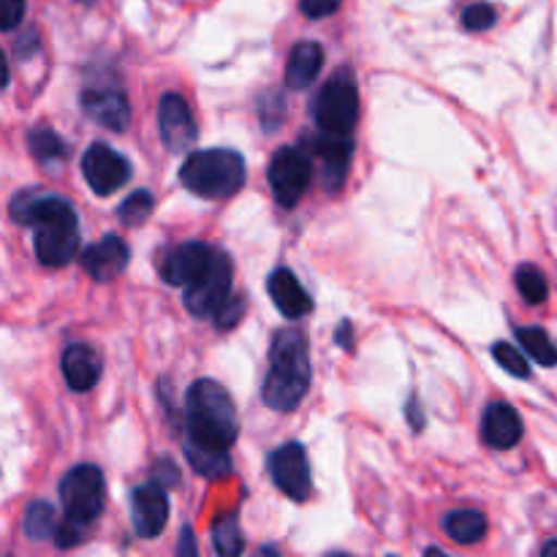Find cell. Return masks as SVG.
<instances>
[{
  "mask_svg": "<svg viewBox=\"0 0 557 557\" xmlns=\"http://www.w3.org/2000/svg\"><path fill=\"white\" fill-rule=\"evenodd\" d=\"M11 218L22 226L36 228L33 248L44 267L58 270L71 264L79 253V221L74 205L63 196L38 194V190L16 194L11 201Z\"/></svg>",
  "mask_w": 557,
  "mask_h": 557,
  "instance_id": "1",
  "label": "cell"
},
{
  "mask_svg": "<svg viewBox=\"0 0 557 557\" xmlns=\"http://www.w3.org/2000/svg\"><path fill=\"white\" fill-rule=\"evenodd\" d=\"M310 389L308 341L297 330H281L270 348V370L261 384V400L277 413H288Z\"/></svg>",
  "mask_w": 557,
  "mask_h": 557,
  "instance_id": "2",
  "label": "cell"
},
{
  "mask_svg": "<svg viewBox=\"0 0 557 557\" xmlns=\"http://www.w3.org/2000/svg\"><path fill=\"white\" fill-rule=\"evenodd\" d=\"M185 428H188V441L194 444L207 449H232L239 435L232 395L218 381H196L185 395Z\"/></svg>",
  "mask_w": 557,
  "mask_h": 557,
  "instance_id": "3",
  "label": "cell"
},
{
  "mask_svg": "<svg viewBox=\"0 0 557 557\" xmlns=\"http://www.w3.org/2000/svg\"><path fill=\"white\" fill-rule=\"evenodd\" d=\"M180 183L199 199H226L245 185V158L234 150H196L180 166Z\"/></svg>",
  "mask_w": 557,
  "mask_h": 557,
  "instance_id": "4",
  "label": "cell"
},
{
  "mask_svg": "<svg viewBox=\"0 0 557 557\" xmlns=\"http://www.w3.org/2000/svg\"><path fill=\"white\" fill-rule=\"evenodd\" d=\"M313 120L324 134L351 136L359 120V87L354 71L337 69L313 98Z\"/></svg>",
  "mask_w": 557,
  "mask_h": 557,
  "instance_id": "5",
  "label": "cell"
},
{
  "mask_svg": "<svg viewBox=\"0 0 557 557\" xmlns=\"http://www.w3.org/2000/svg\"><path fill=\"white\" fill-rule=\"evenodd\" d=\"M103 498H107V482L96 466H76L60 482V504L65 517L82 525H90L101 517Z\"/></svg>",
  "mask_w": 557,
  "mask_h": 557,
  "instance_id": "6",
  "label": "cell"
},
{
  "mask_svg": "<svg viewBox=\"0 0 557 557\" xmlns=\"http://www.w3.org/2000/svg\"><path fill=\"white\" fill-rule=\"evenodd\" d=\"M310 177H313V163H310V158L299 147H281L272 156L270 169H267L272 196L286 210L302 199L310 185Z\"/></svg>",
  "mask_w": 557,
  "mask_h": 557,
  "instance_id": "7",
  "label": "cell"
},
{
  "mask_svg": "<svg viewBox=\"0 0 557 557\" xmlns=\"http://www.w3.org/2000/svg\"><path fill=\"white\" fill-rule=\"evenodd\" d=\"M232 259L223 250H215V259L205 275L185 288V310L194 319H212L232 292Z\"/></svg>",
  "mask_w": 557,
  "mask_h": 557,
  "instance_id": "8",
  "label": "cell"
},
{
  "mask_svg": "<svg viewBox=\"0 0 557 557\" xmlns=\"http://www.w3.org/2000/svg\"><path fill=\"white\" fill-rule=\"evenodd\" d=\"M82 174H85L87 185H90L98 196H109L128 183L131 163L128 158L120 156L114 147L96 141V145L87 147V152L82 156Z\"/></svg>",
  "mask_w": 557,
  "mask_h": 557,
  "instance_id": "9",
  "label": "cell"
},
{
  "mask_svg": "<svg viewBox=\"0 0 557 557\" xmlns=\"http://www.w3.org/2000/svg\"><path fill=\"white\" fill-rule=\"evenodd\" d=\"M267 468L281 493L292 500H305L310 495V462L302 444H283L267 457Z\"/></svg>",
  "mask_w": 557,
  "mask_h": 557,
  "instance_id": "10",
  "label": "cell"
},
{
  "mask_svg": "<svg viewBox=\"0 0 557 557\" xmlns=\"http://www.w3.org/2000/svg\"><path fill=\"white\" fill-rule=\"evenodd\" d=\"M158 131L166 145L169 152H185L196 145L199 139V128H196L194 112H190L188 101L177 92H166L158 103Z\"/></svg>",
  "mask_w": 557,
  "mask_h": 557,
  "instance_id": "11",
  "label": "cell"
},
{
  "mask_svg": "<svg viewBox=\"0 0 557 557\" xmlns=\"http://www.w3.org/2000/svg\"><path fill=\"white\" fill-rule=\"evenodd\" d=\"M310 150L319 158L321 163V183L326 190H341L343 183L348 177V169H351V156H354V141L351 136L341 134H324L319 131V136L310 139Z\"/></svg>",
  "mask_w": 557,
  "mask_h": 557,
  "instance_id": "12",
  "label": "cell"
},
{
  "mask_svg": "<svg viewBox=\"0 0 557 557\" xmlns=\"http://www.w3.org/2000/svg\"><path fill=\"white\" fill-rule=\"evenodd\" d=\"M131 517L134 531L141 539H156L169 522V495L161 482L141 484L131 493Z\"/></svg>",
  "mask_w": 557,
  "mask_h": 557,
  "instance_id": "13",
  "label": "cell"
},
{
  "mask_svg": "<svg viewBox=\"0 0 557 557\" xmlns=\"http://www.w3.org/2000/svg\"><path fill=\"white\" fill-rule=\"evenodd\" d=\"M82 109L90 120H96L103 128L123 134L131 123V103L125 92L114 85H98L87 87L82 92Z\"/></svg>",
  "mask_w": 557,
  "mask_h": 557,
  "instance_id": "14",
  "label": "cell"
},
{
  "mask_svg": "<svg viewBox=\"0 0 557 557\" xmlns=\"http://www.w3.org/2000/svg\"><path fill=\"white\" fill-rule=\"evenodd\" d=\"M215 259V250L205 243H183L174 250H169L161 264V275L169 286L188 288L190 283L199 281L207 272V267Z\"/></svg>",
  "mask_w": 557,
  "mask_h": 557,
  "instance_id": "15",
  "label": "cell"
},
{
  "mask_svg": "<svg viewBox=\"0 0 557 557\" xmlns=\"http://www.w3.org/2000/svg\"><path fill=\"white\" fill-rule=\"evenodd\" d=\"M128 261H131V250L117 234H107V237L92 243L90 248L82 253V267H85L87 275L98 283L114 281L117 275H123Z\"/></svg>",
  "mask_w": 557,
  "mask_h": 557,
  "instance_id": "16",
  "label": "cell"
},
{
  "mask_svg": "<svg viewBox=\"0 0 557 557\" xmlns=\"http://www.w3.org/2000/svg\"><path fill=\"white\" fill-rule=\"evenodd\" d=\"M482 438L493 449H515L522 441V419L509 403H493L484 408Z\"/></svg>",
  "mask_w": 557,
  "mask_h": 557,
  "instance_id": "17",
  "label": "cell"
},
{
  "mask_svg": "<svg viewBox=\"0 0 557 557\" xmlns=\"http://www.w3.org/2000/svg\"><path fill=\"white\" fill-rule=\"evenodd\" d=\"M267 292H270L272 302L281 310L286 319H302L313 310V299L308 297V292L302 288V283L297 281L288 267H277L275 272L267 281Z\"/></svg>",
  "mask_w": 557,
  "mask_h": 557,
  "instance_id": "18",
  "label": "cell"
},
{
  "mask_svg": "<svg viewBox=\"0 0 557 557\" xmlns=\"http://www.w3.org/2000/svg\"><path fill=\"white\" fill-rule=\"evenodd\" d=\"M65 384L74 392H90L101 379V357L87 343H71L60 359Z\"/></svg>",
  "mask_w": 557,
  "mask_h": 557,
  "instance_id": "19",
  "label": "cell"
},
{
  "mask_svg": "<svg viewBox=\"0 0 557 557\" xmlns=\"http://www.w3.org/2000/svg\"><path fill=\"white\" fill-rule=\"evenodd\" d=\"M321 65H324V49H321V44L299 41L292 49V54H288L286 79L283 82H286L288 90H305L321 74Z\"/></svg>",
  "mask_w": 557,
  "mask_h": 557,
  "instance_id": "20",
  "label": "cell"
},
{
  "mask_svg": "<svg viewBox=\"0 0 557 557\" xmlns=\"http://www.w3.org/2000/svg\"><path fill=\"white\" fill-rule=\"evenodd\" d=\"M444 531L451 542L462 544V547H471V544H479L487 536V517L473 509L451 511L444 520Z\"/></svg>",
  "mask_w": 557,
  "mask_h": 557,
  "instance_id": "21",
  "label": "cell"
},
{
  "mask_svg": "<svg viewBox=\"0 0 557 557\" xmlns=\"http://www.w3.org/2000/svg\"><path fill=\"white\" fill-rule=\"evenodd\" d=\"M185 460L205 479H223L232 473V457H228V451L207 449V446L194 444V441L185 444Z\"/></svg>",
  "mask_w": 557,
  "mask_h": 557,
  "instance_id": "22",
  "label": "cell"
},
{
  "mask_svg": "<svg viewBox=\"0 0 557 557\" xmlns=\"http://www.w3.org/2000/svg\"><path fill=\"white\" fill-rule=\"evenodd\" d=\"M27 145H30V152L36 156V161L44 163V166H54V163L69 158V145L52 128H47V125L33 128L27 134Z\"/></svg>",
  "mask_w": 557,
  "mask_h": 557,
  "instance_id": "23",
  "label": "cell"
},
{
  "mask_svg": "<svg viewBox=\"0 0 557 557\" xmlns=\"http://www.w3.org/2000/svg\"><path fill=\"white\" fill-rule=\"evenodd\" d=\"M515 335L533 362L542 364V368H555L557 346L549 341V335L542 330V326H520V330H515Z\"/></svg>",
  "mask_w": 557,
  "mask_h": 557,
  "instance_id": "24",
  "label": "cell"
},
{
  "mask_svg": "<svg viewBox=\"0 0 557 557\" xmlns=\"http://www.w3.org/2000/svg\"><path fill=\"white\" fill-rule=\"evenodd\" d=\"M212 547L223 557H239L245 553V536L237 515H226L212 522Z\"/></svg>",
  "mask_w": 557,
  "mask_h": 557,
  "instance_id": "25",
  "label": "cell"
},
{
  "mask_svg": "<svg viewBox=\"0 0 557 557\" xmlns=\"http://www.w3.org/2000/svg\"><path fill=\"white\" fill-rule=\"evenodd\" d=\"M22 531L30 542H44L58 533V522H54V509L44 500H33L25 509V520H22Z\"/></svg>",
  "mask_w": 557,
  "mask_h": 557,
  "instance_id": "26",
  "label": "cell"
},
{
  "mask_svg": "<svg viewBox=\"0 0 557 557\" xmlns=\"http://www.w3.org/2000/svg\"><path fill=\"white\" fill-rule=\"evenodd\" d=\"M515 281H517V292H520V297L525 299L528 305H542L544 299H547L549 294L547 277H544V272L539 270V267L522 264L520 270H517Z\"/></svg>",
  "mask_w": 557,
  "mask_h": 557,
  "instance_id": "27",
  "label": "cell"
},
{
  "mask_svg": "<svg viewBox=\"0 0 557 557\" xmlns=\"http://www.w3.org/2000/svg\"><path fill=\"white\" fill-rule=\"evenodd\" d=\"M152 207H156V199H152L150 190L145 188L134 190V194L120 205L117 210L120 223H123V226H141V223L152 215Z\"/></svg>",
  "mask_w": 557,
  "mask_h": 557,
  "instance_id": "28",
  "label": "cell"
},
{
  "mask_svg": "<svg viewBox=\"0 0 557 557\" xmlns=\"http://www.w3.org/2000/svg\"><path fill=\"white\" fill-rule=\"evenodd\" d=\"M493 357L495 362H498L506 373L515 375V379H528V375H531V364H528V359L522 357L520 348H515L511 343H504V341L495 343Z\"/></svg>",
  "mask_w": 557,
  "mask_h": 557,
  "instance_id": "29",
  "label": "cell"
},
{
  "mask_svg": "<svg viewBox=\"0 0 557 557\" xmlns=\"http://www.w3.org/2000/svg\"><path fill=\"white\" fill-rule=\"evenodd\" d=\"M495 22H498V11L490 3H471L462 11V25H466V30H490Z\"/></svg>",
  "mask_w": 557,
  "mask_h": 557,
  "instance_id": "30",
  "label": "cell"
},
{
  "mask_svg": "<svg viewBox=\"0 0 557 557\" xmlns=\"http://www.w3.org/2000/svg\"><path fill=\"white\" fill-rule=\"evenodd\" d=\"M259 117L267 131H275L277 123L286 117V101H281V96L275 92H267L264 98H259Z\"/></svg>",
  "mask_w": 557,
  "mask_h": 557,
  "instance_id": "31",
  "label": "cell"
},
{
  "mask_svg": "<svg viewBox=\"0 0 557 557\" xmlns=\"http://www.w3.org/2000/svg\"><path fill=\"white\" fill-rule=\"evenodd\" d=\"M243 313H245V297H232V294H228V299L221 305V310L215 313V326L221 332H228L232 326L239 324Z\"/></svg>",
  "mask_w": 557,
  "mask_h": 557,
  "instance_id": "32",
  "label": "cell"
},
{
  "mask_svg": "<svg viewBox=\"0 0 557 557\" xmlns=\"http://www.w3.org/2000/svg\"><path fill=\"white\" fill-rule=\"evenodd\" d=\"M85 528L82 522H74L65 517L63 525L58 528V533H54V544H58V549H71L76 547V544L85 542Z\"/></svg>",
  "mask_w": 557,
  "mask_h": 557,
  "instance_id": "33",
  "label": "cell"
},
{
  "mask_svg": "<svg viewBox=\"0 0 557 557\" xmlns=\"http://www.w3.org/2000/svg\"><path fill=\"white\" fill-rule=\"evenodd\" d=\"M25 14V0H0V27L14 30Z\"/></svg>",
  "mask_w": 557,
  "mask_h": 557,
  "instance_id": "34",
  "label": "cell"
},
{
  "mask_svg": "<svg viewBox=\"0 0 557 557\" xmlns=\"http://www.w3.org/2000/svg\"><path fill=\"white\" fill-rule=\"evenodd\" d=\"M341 3L343 0H299V9L310 20H324V16L335 14L341 9Z\"/></svg>",
  "mask_w": 557,
  "mask_h": 557,
  "instance_id": "35",
  "label": "cell"
},
{
  "mask_svg": "<svg viewBox=\"0 0 557 557\" xmlns=\"http://www.w3.org/2000/svg\"><path fill=\"white\" fill-rule=\"evenodd\" d=\"M152 476H156V482H161L163 487H174V484H180L177 466H174L172 460H166V457H158Z\"/></svg>",
  "mask_w": 557,
  "mask_h": 557,
  "instance_id": "36",
  "label": "cell"
},
{
  "mask_svg": "<svg viewBox=\"0 0 557 557\" xmlns=\"http://www.w3.org/2000/svg\"><path fill=\"white\" fill-rule=\"evenodd\" d=\"M406 419H408V428L413 430V433H422L424 430V411H422V403H419V397H408V406H406Z\"/></svg>",
  "mask_w": 557,
  "mask_h": 557,
  "instance_id": "37",
  "label": "cell"
},
{
  "mask_svg": "<svg viewBox=\"0 0 557 557\" xmlns=\"http://www.w3.org/2000/svg\"><path fill=\"white\" fill-rule=\"evenodd\" d=\"M335 337H337V346L341 348H351V337H354V326H351V321H341V326H337V332H335Z\"/></svg>",
  "mask_w": 557,
  "mask_h": 557,
  "instance_id": "38",
  "label": "cell"
},
{
  "mask_svg": "<svg viewBox=\"0 0 557 557\" xmlns=\"http://www.w3.org/2000/svg\"><path fill=\"white\" fill-rule=\"evenodd\" d=\"M30 49H38V36H36V30H30L25 36V41H16V54H20V58H27V54H30Z\"/></svg>",
  "mask_w": 557,
  "mask_h": 557,
  "instance_id": "39",
  "label": "cell"
},
{
  "mask_svg": "<svg viewBox=\"0 0 557 557\" xmlns=\"http://www.w3.org/2000/svg\"><path fill=\"white\" fill-rule=\"evenodd\" d=\"M177 555H196V542H194V533H190V528H183Z\"/></svg>",
  "mask_w": 557,
  "mask_h": 557,
  "instance_id": "40",
  "label": "cell"
},
{
  "mask_svg": "<svg viewBox=\"0 0 557 557\" xmlns=\"http://www.w3.org/2000/svg\"><path fill=\"white\" fill-rule=\"evenodd\" d=\"M542 555H547V557H553V555H557V539H553V542H547V544H544Z\"/></svg>",
  "mask_w": 557,
  "mask_h": 557,
  "instance_id": "41",
  "label": "cell"
},
{
  "mask_svg": "<svg viewBox=\"0 0 557 557\" xmlns=\"http://www.w3.org/2000/svg\"><path fill=\"white\" fill-rule=\"evenodd\" d=\"M76 3H82V5H92V3H96V0H76Z\"/></svg>",
  "mask_w": 557,
  "mask_h": 557,
  "instance_id": "42",
  "label": "cell"
}]
</instances>
